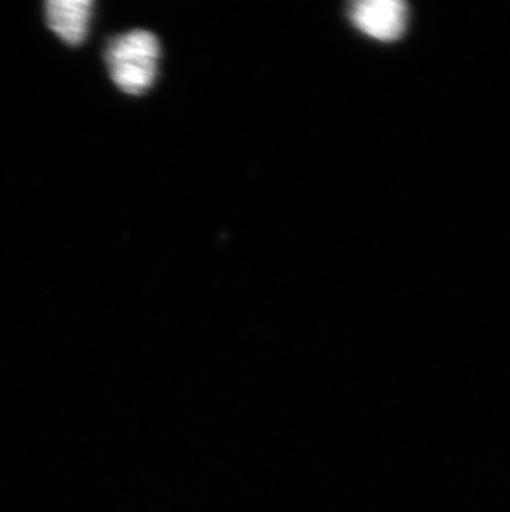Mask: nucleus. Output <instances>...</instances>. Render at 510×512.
<instances>
[{
    "instance_id": "nucleus-1",
    "label": "nucleus",
    "mask_w": 510,
    "mask_h": 512,
    "mask_svg": "<svg viewBox=\"0 0 510 512\" xmlns=\"http://www.w3.org/2000/svg\"><path fill=\"white\" fill-rule=\"evenodd\" d=\"M159 42L148 30H133L110 40L106 63L116 87L128 95L150 90L158 75Z\"/></svg>"
},
{
    "instance_id": "nucleus-2",
    "label": "nucleus",
    "mask_w": 510,
    "mask_h": 512,
    "mask_svg": "<svg viewBox=\"0 0 510 512\" xmlns=\"http://www.w3.org/2000/svg\"><path fill=\"white\" fill-rule=\"evenodd\" d=\"M350 19L371 39L393 42L405 32L408 10L398 0H361L352 5Z\"/></svg>"
},
{
    "instance_id": "nucleus-3",
    "label": "nucleus",
    "mask_w": 510,
    "mask_h": 512,
    "mask_svg": "<svg viewBox=\"0 0 510 512\" xmlns=\"http://www.w3.org/2000/svg\"><path fill=\"white\" fill-rule=\"evenodd\" d=\"M92 10L90 0H50L45 5L50 29L72 45L82 44L87 37Z\"/></svg>"
}]
</instances>
